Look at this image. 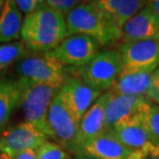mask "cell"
I'll return each mask as SVG.
<instances>
[{"mask_svg": "<svg viewBox=\"0 0 159 159\" xmlns=\"http://www.w3.org/2000/svg\"><path fill=\"white\" fill-rule=\"evenodd\" d=\"M141 40L159 41V18L146 6L130 19L123 27L119 43Z\"/></svg>", "mask_w": 159, "mask_h": 159, "instance_id": "13", "label": "cell"}, {"mask_svg": "<svg viewBox=\"0 0 159 159\" xmlns=\"http://www.w3.org/2000/svg\"><path fill=\"white\" fill-rule=\"evenodd\" d=\"M150 159H159V156H155V157H151Z\"/></svg>", "mask_w": 159, "mask_h": 159, "instance_id": "31", "label": "cell"}, {"mask_svg": "<svg viewBox=\"0 0 159 159\" xmlns=\"http://www.w3.org/2000/svg\"><path fill=\"white\" fill-rule=\"evenodd\" d=\"M28 52L30 51L21 40L0 43V74L27 56Z\"/></svg>", "mask_w": 159, "mask_h": 159, "instance_id": "20", "label": "cell"}, {"mask_svg": "<svg viewBox=\"0 0 159 159\" xmlns=\"http://www.w3.org/2000/svg\"><path fill=\"white\" fill-rule=\"evenodd\" d=\"M122 58L121 75L135 72H153L159 66V41L141 40L121 43Z\"/></svg>", "mask_w": 159, "mask_h": 159, "instance_id": "8", "label": "cell"}, {"mask_svg": "<svg viewBox=\"0 0 159 159\" xmlns=\"http://www.w3.org/2000/svg\"><path fill=\"white\" fill-rule=\"evenodd\" d=\"M4 2L5 1H2V0H0V14H1L2 9H3V6H4Z\"/></svg>", "mask_w": 159, "mask_h": 159, "instance_id": "30", "label": "cell"}, {"mask_svg": "<svg viewBox=\"0 0 159 159\" xmlns=\"http://www.w3.org/2000/svg\"><path fill=\"white\" fill-rule=\"evenodd\" d=\"M51 139L60 145L67 153L75 154L78 149L80 122L65 106L59 94L51 103L48 114Z\"/></svg>", "mask_w": 159, "mask_h": 159, "instance_id": "6", "label": "cell"}, {"mask_svg": "<svg viewBox=\"0 0 159 159\" xmlns=\"http://www.w3.org/2000/svg\"><path fill=\"white\" fill-rule=\"evenodd\" d=\"M14 70L21 80L59 88L68 75L67 68L48 54H28L16 63Z\"/></svg>", "mask_w": 159, "mask_h": 159, "instance_id": "5", "label": "cell"}, {"mask_svg": "<svg viewBox=\"0 0 159 159\" xmlns=\"http://www.w3.org/2000/svg\"><path fill=\"white\" fill-rule=\"evenodd\" d=\"M145 6L159 18V0H149V1H146Z\"/></svg>", "mask_w": 159, "mask_h": 159, "instance_id": "26", "label": "cell"}, {"mask_svg": "<svg viewBox=\"0 0 159 159\" xmlns=\"http://www.w3.org/2000/svg\"><path fill=\"white\" fill-rule=\"evenodd\" d=\"M68 159H75V157H74V158H70V157H69Z\"/></svg>", "mask_w": 159, "mask_h": 159, "instance_id": "32", "label": "cell"}, {"mask_svg": "<svg viewBox=\"0 0 159 159\" xmlns=\"http://www.w3.org/2000/svg\"><path fill=\"white\" fill-rule=\"evenodd\" d=\"M94 2L120 35L127 22L146 4V1L142 0H96Z\"/></svg>", "mask_w": 159, "mask_h": 159, "instance_id": "16", "label": "cell"}, {"mask_svg": "<svg viewBox=\"0 0 159 159\" xmlns=\"http://www.w3.org/2000/svg\"><path fill=\"white\" fill-rule=\"evenodd\" d=\"M152 89V72H135L120 75L111 91L117 94L146 96Z\"/></svg>", "mask_w": 159, "mask_h": 159, "instance_id": "19", "label": "cell"}, {"mask_svg": "<svg viewBox=\"0 0 159 159\" xmlns=\"http://www.w3.org/2000/svg\"><path fill=\"white\" fill-rule=\"evenodd\" d=\"M68 154L60 145L49 139L36 150V159H68Z\"/></svg>", "mask_w": 159, "mask_h": 159, "instance_id": "22", "label": "cell"}, {"mask_svg": "<svg viewBox=\"0 0 159 159\" xmlns=\"http://www.w3.org/2000/svg\"><path fill=\"white\" fill-rule=\"evenodd\" d=\"M21 82V107L25 121L32 124L51 139L50 128L48 124V114L54 97L58 94L59 87L46 85H37L25 80Z\"/></svg>", "mask_w": 159, "mask_h": 159, "instance_id": "4", "label": "cell"}, {"mask_svg": "<svg viewBox=\"0 0 159 159\" xmlns=\"http://www.w3.org/2000/svg\"><path fill=\"white\" fill-rule=\"evenodd\" d=\"M139 115L152 138L159 144V106L149 99L142 107Z\"/></svg>", "mask_w": 159, "mask_h": 159, "instance_id": "21", "label": "cell"}, {"mask_svg": "<svg viewBox=\"0 0 159 159\" xmlns=\"http://www.w3.org/2000/svg\"><path fill=\"white\" fill-rule=\"evenodd\" d=\"M109 97V91L101 94L99 98L92 104L90 109L85 113V115L80 121L78 149L75 155L79 154L80 149L83 145L106 131L104 129V114H106V107Z\"/></svg>", "mask_w": 159, "mask_h": 159, "instance_id": "15", "label": "cell"}, {"mask_svg": "<svg viewBox=\"0 0 159 159\" xmlns=\"http://www.w3.org/2000/svg\"><path fill=\"white\" fill-rule=\"evenodd\" d=\"M44 3L53 11L66 17L81 2L77 1V0H47Z\"/></svg>", "mask_w": 159, "mask_h": 159, "instance_id": "23", "label": "cell"}, {"mask_svg": "<svg viewBox=\"0 0 159 159\" xmlns=\"http://www.w3.org/2000/svg\"><path fill=\"white\" fill-rule=\"evenodd\" d=\"M67 71L101 93H106L112 89L122 71V58L119 48L101 50L88 64L82 67L67 68Z\"/></svg>", "mask_w": 159, "mask_h": 159, "instance_id": "3", "label": "cell"}, {"mask_svg": "<svg viewBox=\"0 0 159 159\" xmlns=\"http://www.w3.org/2000/svg\"><path fill=\"white\" fill-rule=\"evenodd\" d=\"M49 139L39 128L24 121L6 128L0 134V151L14 158L25 151H36Z\"/></svg>", "mask_w": 159, "mask_h": 159, "instance_id": "9", "label": "cell"}, {"mask_svg": "<svg viewBox=\"0 0 159 159\" xmlns=\"http://www.w3.org/2000/svg\"><path fill=\"white\" fill-rule=\"evenodd\" d=\"M15 3L22 14L28 16L43 5V1H41V0H15Z\"/></svg>", "mask_w": 159, "mask_h": 159, "instance_id": "24", "label": "cell"}, {"mask_svg": "<svg viewBox=\"0 0 159 159\" xmlns=\"http://www.w3.org/2000/svg\"><path fill=\"white\" fill-rule=\"evenodd\" d=\"M0 159H12V158L9 156V155L5 154L4 152L0 151Z\"/></svg>", "mask_w": 159, "mask_h": 159, "instance_id": "29", "label": "cell"}, {"mask_svg": "<svg viewBox=\"0 0 159 159\" xmlns=\"http://www.w3.org/2000/svg\"><path fill=\"white\" fill-rule=\"evenodd\" d=\"M148 98L159 106V66L152 72V89Z\"/></svg>", "mask_w": 159, "mask_h": 159, "instance_id": "25", "label": "cell"}, {"mask_svg": "<svg viewBox=\"0 0 159 159\" xmlns=\"http://www.w3.org/2000/svg\"><path fill=\"white\" fill-rule=\"evenodd\" d=\"M75 159H97V158H93L90 156H86V155H75Z\"/></svg>", "mask_w": 159, "mask_h": 159, "instance_id": "28", "label": "cell"}, {"mask_svg": "<svg viewBox=\"0 0 159 159\" xmlns=\"http://www.w3.org/2000/svg\"><path fill=\"white\" fill-rule=\"evenodd\" d=\"M68 35L89 36L102 46L119 43L118 33L94 1L81 2L65 17Z\"/></svg>", "mask_w": 159, "mask_h": 159, "instance_id": "2", "label": "cell"}, {"mask_svg": "<svg viewBox=\"0 0 159 159\" xmlns=\"http://www.w3.org/2000/svg\"><path fill=\"white\" fill-rule=\"evenodd\" d=\"M101 51V46L89 36L68 35L48 55L68 68L82 67L92 61Z\"/></svg>", "mask_w": 159, "mask_h": 159, "instance_id": "7", "label": "cell"}, {"mask_svg": "<svg viewBox=\"0 0 159 159\" xmlns=\"http://www.w3.org/2000/svg\"><path fill=\"white\" fill-rule=\"evenodd\" d=\"M145 159H150V158H145Z\"/></svg>", "mask_w": 159, "mask_h": 159, "instance_id": "33", "label": "cell"}, {"mask_svg": "<svg viewBox=\"0 0 159 159\" xmlns=\"http://www.w3.org/2000/svg\"><path fill=\"white\" fill-rule=\"evenodd\" d=\"M110 92V97L106 107L104 114V129L109 131L117 124L129 119L141 111L149 98L146 96H132V95L117 94Z\"/></svg>", "mask_w": 159, "mask_h": 159, "instance_id": "14", "label": "cell"}, {"mask_svg": "<svg viewBox=\"0 0 159 159\" xmlns=\"http://www.w3.org/2000/svg\"><path fill=\"white\" fill-rule=\"evenodd\" d=\"M12 159H36V151L35 150H28L23 153H20Z\"/></svg>", "mask_w": 159, "mask_h": 159, "instance_id": "27", "label": "cell"}, {"mask_svg": "<svg viewBox=\"0 0 159 159\" xmlns=\"http://www.w3.org/2000/svg\"><path fill=\"white\" fill-rule=\"evenodd\" d=\"M58 94L80 122L85 113L103 93L86 84L80 78L71 75H67L60 87Z\"/></svg>", "mask_w": 159, "mask_h": 159, "instance_id": "11", "label": "cell"}, {"mask_svg": "<svg viewBox=\"0 0 159 159\" xmlns=\"http://www.w3.org/2000/svg\"><path fill=\"white\" fill-rule=\"evenodd\" d=\"M78 155H86L97 159L149 158L144 152L126 147L110 131H104L84 144L80 149Z\"/></svg>", "mask_w": 159, "mask_h": 159, "instance_id": "12", "label": "cell"}, {"mask_svg": "<svg viewBox=\"0 0 159 159\" xmlns=\"http://www.w3.org/2000/svg\"><path fill=\"white\" fill-rule=\"evenodd\" d=\"M67 36L65 17L50 8L44 1L34 12L25 16L21 41L30 52L49 54Z\"/></svg>", "mask_w": 159, "mask_h": 159, "instance_id": "1", "label": "cell"}, {"mask_svg": "<svg viewBox=\"0 0 159 159\" xmlns=\"http://www.w3.org/2000/svg\"><path fill=\"white\" fill-rule=\"evenodd\" d=\"M20 80L0 79V134L6 129L8 121L21 99Z\"/></svg>", "mask_w": 159, "mask_h": 159, "instance_id": "17", "label": "cell"}, {"mask_svg": "<svg viewBox=\"0 0 159 159\" xmlns=\"http://www.w3.org/2000/svg\"><path fill=\"white\" fill-rule=\"evenodd\" d=\"M23 14L15 0H6L0 14V43H8L21 39Z\"/></svg>", "mask_w": 159, "mask_h": 159, "instance_id": "18", "label": "cell"}, {"mask_svg": "<svg viewBox=\"0 0 159 159\" xmlns=\"http://www.w3.org/2000/svg\"><path fill=\"white\" fill-rule=\"evenodd\" d=\"M109 131L126 147L144 152L149 158L159 156V144L148 131L139 112L117 124Z\"/></svg>", "mask_w": 159, "mask_h": 159, "instance_id": "10", "label": "cell"}]
</instances>
